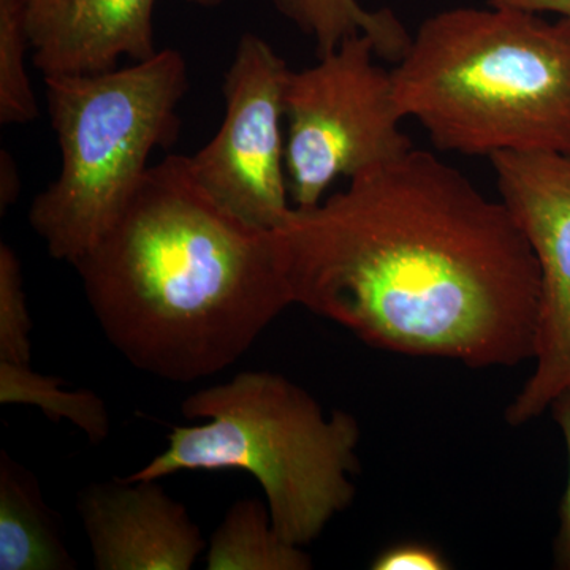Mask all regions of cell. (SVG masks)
I'll return each instance as SVG.
<instances>
[{"label": "cell", "instance_id": "cell-13", "mask_svg": "<svg viewBox=\"0 0 570 570\" xmlns=\"http://www.w3.org/2000/svg\"><path fill=\"white\" fill-rule=\"evenodd\" d=\"M208 570H309L313 561L302 547L281 538L268 505L239 499L225 513L206 551Z\"/></svg>", "mask_w": 570, "mask_h": 570}, {"label": "cell", "instance_id": "cell-16", "mask_svg": "<svg viewBox=\"0 0 570 570\" xmlns=\"http://www.w3.org/2000/svg\"><path fill=\"white\" fill-rule=\"evenodd\" d=\"M32 321L26 303L20 258L0 245V362L31 365Z\"/></svg>", "mask_w": 570, "mask_h": 570}, {"label": "cell", "instance_id": "cell-4", "mask_svg": "<svg viewBox=\"0 0 570 570\" xmlns=\"http://www.w3.org/2000/svg\"><path fill=\"white\" fill-rule=\"evenodd\" d=\"M181 414L206 422L174 426L167 449L124 479L239 469L261 483L277 534L299 547L354 502L358 422L346 411L326 415L287 377L243 371L187 396Z\"/></svg>", "mask_w": 570, "mask_h": 570}, {"label": "cell", "instance_id": "cell-15", "mask_svg": "<svg viewBox=\"0 0 570 570\" xmlns=\"http://www.w3.org/2000/svg\"><path fill=\"white\" fill-rule=\"evenodd\" d=\"M31 48L28 0H0V124H28L39 118V104L28 71Z\"/></svg>", "mask_w": 570, "mask_h": 570}, {"label": "cell", "instance_id": "cell-2", "mask_svg": "<svg viewBox=\"0 0 570 570\" xmlns=\"http://www.w3.org/2000/svg\"><path fill=\"white\" fill-rule=\"evenodd\" d=\"M73 266L108 343L141 373L178 384L234 366L294 305L273 230L217 205L187 156L149 167Z\"/></svg>", "mask_w": 570, "mask_h": 570}, {"label": "cell", "instance_id": "cell-17", "mask_svg": "<svg viewBox=\"0 0 570 570\" xmlns=\"http://www.w3.org/2000/svg\"><path fill=\"white\" fill-rule=\"evenodd\" d=\"M452 568L442 551L430 543L400 542L381 553L371 562L373 570H449Z\"/></svg>", "mask_w": 570, "mask_h": 570}, {"label": "cell", "instance_id": "cell-12", "mask_svg": "<svg viewBox=\"0 0 570 570\" xmlns=\"http://www.w3.org/2000/svg\"><path fill=\"white\" fill-rule=\"evenodd\" d=\"M277 13L311 37L317 56L335 50L348 37H370L377 56L396 63L411 45L412 33L390 9L367 10L358 0H269Z\"/></svg>", "mask_w": 570, "mask_h": 570}, {"label": "cell", "instance_id": "cell-20", "mask_svg": "<svg viewBox=\"0 0 570 570\" xmlns=\"http://www.w3.org/2000/svg\"><path fill=\"white\" fill-rule=\"evenodd\" d=\"M489 6L531 11V13L554 14L570 20V0H489Z\"/></svg>", "mask_w": 570, "mask_h": 570}, {"label": "cell", "instance_id": "cell-7", "mask_svg": "<svg viewBox=\"0 0 570 570\" xmlns=\"http://www.w3.org/2000/svg\"><path fill=\"white\" fill-rule=\"evenodd\" d=\"M291 71L268 41L245 33L224 78V121L208 145L187 156L195 181L217 205L265 230L294 208L281 127Z\"/></svg>", "mask_w": 570, "mask_h": 570}, {"label": "cell", "instance_id": "cell-1", "mask_svg": "<svg viewBox=\"0 0 570 570\" xmlns=\"http://www.w3.org/2000/svg\"><path fill=\"white\" fill-rule=\"evenodd\" d=\"M294 305L367 346L475 367L534 358L538 262L501 200L411 151L273 230Z\"/></svg>", "mask_w": 570, "mask_h": 570}, {"label": "cell", "instance_id": "cell-11", "mask_svg": "<svg viewBox=\"0 0 570 570\" xmlns=\"http://www.w3.org/2000/svg\"><path fill=\"white\" fill-rule=\"evenodd\" d=\"M71 558L55 510L36 478L0 453V570H71Z\"/></svg>", "mask_w": 570, "mask_h": 570}, {"label": "cell", "instance_id": "cell-19", "mask_svg": "<svg viewBox=\"0 0 570 570\" xmlns=\"http://www.w3.org/2000/svg\"><path fill=\"white\" fill-rule=\"evenodd\" d=\"M21 195L20 168L13 156L6 149L0 151V213H6L10 206L17 204Z\"/></svg>", "mask_w": 570, "mask_h": 570}, {"label": "cell", "instance_id": "cell-21", "mask_svg": "<svg viewBox=\"0 0 570 570\" xmlns=\"http://www.w3.org/2000/svg\"><path fill=\"white\" fill-rule=\"evenodd\" d=\"M186 2L194 3V6L216 7L224 3L225 0H186Z\"/></svg>", "mask_w": 570, "mask_h": 570}, {"label": "cell", "instance_id": "cell-8", "mask_svg": "<svg viewBox=\"0 0 570 570\" xmlns=\"http://www.w3.org/2000/svg\"><path fill=\"white\" fill-rule=\"evenodd\" d=\"M489 160L499 200L530 243L540 275L534 370L505 409L509 425L521 426L570 390V157L499 153Z\"/></svg>", "mask_w": 570, "mask_h": 570}, {"label": "cell", "instance_id": "cell-5", "mask_svg": "<svg viewBox=\"0 0 570 570\" xmlns=\"http://www.w3.org/2000/svg\"><path fill=\"white\" fill-rule=\"evenodd\" d=\"M61 174L33 198L29 224L56 261L73 265L137 194L153 151L175 145L189 91L183 52L157 51L126 69L47 77Z\"/></svg>", "mask_w": 570, "mask_h": 570}, {"label": "cell", "instance_id": "cell-9", "mask_svg": "<svg viewBox=\"0 0 570 570\" xmlns=\"http://www.w3.org/2000/svg\"><path fill=\"white\" fill-rule=\"evenodd\" d=\"M77 505L97 570H189L206 549L200 528L159 480L92 483Z\"/></svg>", "mask_w": 570, "mask_h": 570}, {"label": "cell", "instance_id": "cell-18", "mask_svg": "<svg viewBox=\"0 0 570 570\" xmlns=\"http://www.w3.org/2000/svg\"><path fill=\"white\" fill-rule=\"evenodd\" d=\"M549 411L561 430L566 449H568L569 461L568 485H566L564 497H562L560 505V530H558L553 547L554 566L561 570H570V390L561 393L550 404Z\"/></svg>", "mask_w": 570, "mask_h": 570}, {"label": "cell", "instance_id": "cell-6", "mask_svg": "<svg viewBox=\"0 0 570 570\" xmlns=\"http://www.w3.org/2000/svg\"><path fill=\"white\" fill-rule=\"evenodd\" d=\"M374 41L348 37L317 63L291 71L284 94L285 171L295 208H313L341 176L351 179L414 148L401 122L392 69Z\"/></svg>", "mask_w": 570, "mask_h": 570}, {"label": "cell", "instance_id": "cell-10", "mask_svg": "<svg viewBox=\"0 0 570 570\" xmlns=\"http://www.w3.org/2000/svg\"><path fill=\"white\" fill-rule=\"evenodd\" d=\"M156 0H28L36 69L47 77L96 75L119 59L146 61L157 52Z\"/></svg>", "mask_w": 570, "mask_h": 570}, {"label": "cell", "instance_id": "cell-3", "mask_svg": "<svg viewBox=\"0 0 570 570\" xmlns=\"http://www.w3.org/2000/svg\"><path fill=\"white\" fill-rule=\"evenodd\" d=\"M397 108L434 148L570 157V20L505 7L425 18L392 69Z\"/></svg>", "mask_w": 570, "mask_h": 570}, {"label": "cell", "instance_id": "cell-14", "mask_svg": "<svg viewBox=\"0 0 570 570\" xmlns=\"http://www.w3.org/2000/svg\"><path fill=\"white\" fill-rule=\"evenodd\" d=\"M62 379L33 371L31 365L0 362V404L39 407L52 422L69 420L92 444L110 436L107 404L91 390H63Z\"/></svg>", "mask_w": 570, "mask_h": 570}]
</instances>
